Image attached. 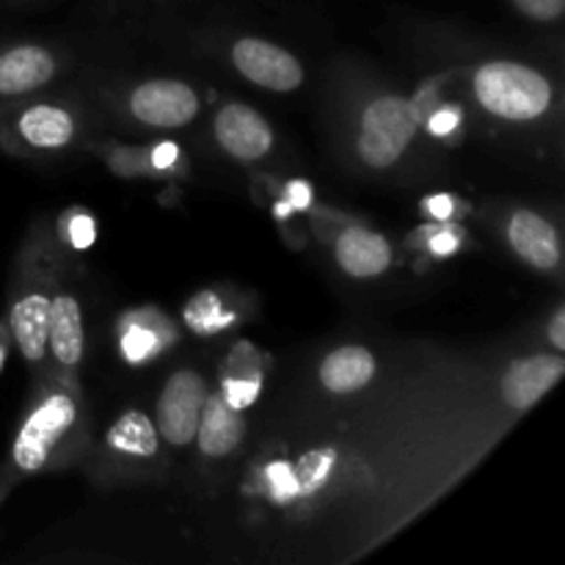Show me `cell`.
Instances as JSON below:
<instances>
[{"mask_svg":"<svg viewBox=\"0 0 565 565\" xmlns=\"http://www.w3.org/2000/svg\"><path fill=\"white\" fill-rule=\"evenodd\" d=\"M58 279V254L47 235H33L25 243L11 279L9 334L31 370L47 367V320Z\"/></svg>","mask_w":565,"mask_h":565,"instance_id":"cell-1","label":"cell"},{"mask_svg":"<svg viewBox=\"0 0 565 565\" xmlns=\"http://www.w3.org/2000/svg\"><path fill=\"white\" fill-rule=\"evenodd\" d=\"M83 408L70 384H53L39 390L17 428L9 450L6 475L9 480L47 472L66 463V450L81 428Z\"/></svg>","mask_w":565,"mask_h":565,"instance_id":"cell-2","label":"cell"},{"mask_svg":"<svg viewBox=\"0 0 565 565\" xmlns=\"http://www.w3.org/2000/svg\"><path fill=\"white\" fill-rule=\"evenodd\" d=\"M475 97L491 116L505 121H533L552 108L550 77L516 61H489L475 72Z\"/></svg>","mask_w":565,"mask_h":565,"instance_id":"cell-3","label":"cell"},{"mask_svg":"<svg viewBox=\"0 0 565 565\" xmlns=\"http://www.w3.org/2000/svg\"><path fill=\"white\" fill-rule=\"evenodd\" d=\"M417 125L419 121L408 99L397 94L373 99L359 121V158L370 169H392L412 143Z\"/></svg>","mask_w":565,"mask_h":565,"instance_id":"cell-4","label":"cell"},{"mask_svg":"<svg viewBox=\"0 0 565 565\" xmlns=\"http://www.w3.org/2000/svg\"><path fill=\"white\" fill-rule=\"evenodd\" d=\"M207 392V381L193 370L171 373L160 392L158 414H154V428H158L160 439L174 447L191 445Z\"/></svg>","mask_w":565,"mask_h":565,"instance_id":"cell-5","label":"cell"},{"mask_svg":"<svg viewBox=\"0 0 565 565\" xmlns=\"http://www.w3.org/2000/svg\"><path fill=\"white\" fill-rule=\"evenodd\" d=\"M232 64L248 83L287 94L301 88L303 66L292 53L259 36H241L232 44Z\"/></svg>","mask_w":565,"mask_h":565,"instance_id":"cell-6","label":"cell"},{"mask_svg":"<svg viewBox=\"0 0 565 565\" xmlns=\"http://www.w3.org/2000/svg\"><path fill=\"white\" fill-rule=\"evenodd\" d=\"M130 114L147 127L174 130L196 119L199 94L188 83L158 77V81H147L132 88Z\"/></svg>","mask_w":565,"mask_h":565,"instance_id":"cell-7","label":"cell"},{"mask_svg":"<svg viewBox=\"0 0 565 565\" xmlns=\"http://www.w3.org/2000/svg\"><path fill=\"white\" fill-rule=\"evenodd\" d=\"M0 138L31 149H64L75 138V116L61 105H28L17 116H0Z\"/></svg>","mask_w":565,"mask_h":565,"instance_id":"cell-8","label":"cell"},{"mask_svg":"<svg viewBox=\"0 0 565 565\" xmlns=\"http://www.w3.org/2000/svg\"><path fill=\"white\" fill-rule=\"evenodd\" d=\"M215 141L224 149L230 158L243 160V163H254L263 160L274 147V130L263 114L243 103H230L218 110L215 116Z\"/></svg>","mask_w":565,"mask_h":565,"instance_id":"cell-9","label":"cell"},{"mask_svg":"<svg viewBox=\"0 0 565 565\" xmlns=\"http://www.w3.org/2000/svg\"><path fill=\"white\" fill-rule=\"evenodd\" d=\"M565 373L561 353H539V356L516 359L500 381V397L513 412L533 408Z\"/></svg>","mask_w":565,"mask_h":565,"instance_id":"cell-10","label":"cell"},{"mask_svg":"<svg viewBox=\"0 0 565 565\" xmlns=\"http://www.w3.org/2000/svg\"><path fill=\"white\" fill-rule=\"evenodd\" d=\"M47 356L58 364L61 373L72 375L86 356V323L77 296L55 290L47 320Z\"/></svg>","mask_w":565,"mask_h":565,"instance_id":"cell-11","label":"cell"},{"mask_svg":"<svg viewBox=\"0 0 565 565\" xmlns=\"http://www.w3.org/2000/svg\"><path fill=\"white\" fill-rule=\"evenodd\" d=\"M243 436H246L243 412L232 408L221 392H207V401L199 414L196 436H193L199 452L204 458H226L241 447Z\"/></svg>","mask_w":565,"mask_h":565,"instance_id":"cell-12","label":"cell"},{"mask_svg":"<svg viewBox=\"0 0 565 565\" xmlns=\"http://www.w3.org/2000/svg\"><path fill=\"white\" fill-rule=\"evenodd\" d=\"M55 58L42 44H17L0 53V97H22L47 86L55 75Z\"/></svg>","mask_w":565,"mask_h":565,"instance_id":"cell-13","label":"cell"},{"mask_svg":"<svg viewBox=\"0 0 565 565\" xmlns=\"http://www.w3.org/2000/svg\"><path fill=\"white\" fill-rule=\"evenodd\" d=\"M508 241H511L513 252H516L524 263L533 265V268H561V235H557V230L544 218V215L533 213V210H519V213H513L511 224H508Z\"/></svg>","mask_w":565,"mask_h":565,"instance_id":"cell-14","label":"cell"},{"mask_svg":"<svg viewBox=\"0 0 565 565\" xmlns=\"http://www.w3.org/2000/svg\"><path fill=\"white\" fill-rule=\"evenodd\" d=\"M337 265L353 279H375L392 265V246L384 235L364 226H348L334 243Z\"/></svg>","mask_w":565,"mask_h":565,"instance_id":"cell-15","label":"cell"},{"mask_svg":"<svg viewBox=\"0 0 565 565\" xmlns=\"http://www.w3.org/2000/svg\"><path fill=\"white\" fill-rule=\"evenodd\" d=\"M320 384L334 395H353L375 375V356L362 345H342L320 362Z\"/></svg>","mask_w":565,"mask_h":565,"instance_id":"cell-16","label":"cell"},{"mask_svg":"<svg viewBox=\"0 0 565 565\" xmlns=\"http://www.w3.org/2000/svg\"><path fill=\"white\" fill-rule=\"evenodd\" d=\"M160 434L154 428V419L143 412H125L108 430V447L121 458L132 461H149L158 456Z\"/></svg>","mask_w":565,"mask_h":565,"instance_id":"cell-17","label":"cell"},{"mask_svg":"<svg viewBox=\"0 0 565 565\" xmlns=\"http://www.w3.org/2000/svg\"><path fill=\"white\" fill-rule=\"evenodd\" d=\"M221 395H224V401L232 408L243 412V408H248L259 397V373H226L224 384H221Z\"/></svg>","mask_w":565,"mask_h":565,"instance_id":"cell-18","label":"cell"},{"mask_svg":"<svg viewBox=\"0 0 565 565\" xmlns=\"http://www.w3.org/2000/svg\"><path fill=\"white\" fill-rule=\"evenodd\" d=\"M513 9L533 22H555L561 20L565 0H511Z\"/></svg>","mask_w":565,"mask_h":565,"instance_id":"cell-19","label":"cell"},{"mask_svg":"<svg viewBox=\"0 0 565 565\" xmlns=\"http://www.w3.org/2000/svg\"><path fill=\"white\" fill-rule=\"evenodd\" d=\"M154 345H158V340H154L152 331L147 329H130L125 340H121V351L127 353L130 362H141L143 356H149V353L154 351Z\"/></svg>","mask_w":565,"mask_h":565,"instance_id":"cell-20","label":"cell"},{"mask_svg":"<svg viewBox=\"0 0 565 565\" xmlns=\"http://www.w3.org/2000/svg\"><path fill=\"white\" fill-rule=\"evenodd\" d=\"M458 121H461V114L456 108H450V105H441L439 110L428 114L425 125H428V130L434 136H450V132H456Z\"/></svg>","mask_w":565,"mask_h":565,"instance_id":"cell-21","label":"cell"},{"mask_svg":"<svg viewBox=\"0 0 565 565\" xmlns=\"http://www.w3.org/2000/svg\"><path fill=\"white\" fill-rule=\"evenodd\" d=\"M94 232L97 230H94L92 215H86V213L75 215L70 224V243L75 248H88L94 243Z\"/></svg>","mask_w":565,"mask_h":565,"instance_id":"cell-22","label":"cell"},{"mask_svg":"<svg viewBox=\"0 0 565 565\" xmlns=\"http://www.w3.org/2000/svg\"><path fill=\"white\" fill-rule=\"evenodd\" d=\"M458 246H461V232L458 230H439L430 237V252L436 257H450L452 252H458Z\"/></svg>","mask_w":565,"mask_h":565,"instance_id":"cell-23","label":"cell"},{"mask_svg":"<svg viewBox=\"0 0 565 565\" xmlns=\"http://www.w3.org/2000/svg\"><path fill=\"white\" fill-rule=\"evenodd\" d=\"M285 199L292 210H307L312 204V185L301 180H292L285 185Z\"/></svg>","mask_w":565,"mask_h":565,"instance_id":"cell-24","label":"cell"},{"mask_svg":"<svg viewBox=\"0 0 565 565\" xmlns=\"http://www.w3.org/2000/svg\"><path fill=\"white\" fill-rule=\"evenodd\" d=\"M425 210H428L430 218L445 221L456 213V202H452V196H447V193H439V196H430L428 202H425Z\"/></svg>","mask_w":565,"mask_h":565,"instance_id":"cell-25","label":"cell"},{"mask_svg":"<svg viewBox=\"0 0 565 565\" xmlns=\"http://www.w3.org/2000/svg\"><path fill=\"white\" fill-rule=\"evenodd\" d=\"M177 158H180V149H177L174 141L158 143V147H154V152H152L154 169H171V166L177 163Z\"/></svg>","mask_w":565,"mask_h":565,"instance_id":"cell-26","label":"cell"},{"mask_svg":"<svg viewBox=\"0 0 565 565\" xmlns=\"http://www.w3.org/2000/svg\"><path fill=\"white\" fill-rule=\"evenodd\" d=\"M550 340H552V345L557 348V351H563V348H565V312H563V309H557V315L552 318Z\"/></svg>","mask_w":565,"mask_h":565,"instance_id":"cell-27","label":"cell"},{"mask_svg":"<svg viewBox=\"0 0 565 565\" xmlns=\"http://www.w3.org/2000/svg\"><path fill=\"white\" fill-rule=\"evenodd\" d=\"M9 329H3V326H0V367H3V362H6V351H9Z\"/></svg>","mask_w":565,"mask_h":565,"instance_id":"cell-28","label":"cell"},{"mask_svg":"<svg viewBox=\"0 0 565 565\" xmlns=\"http://www.w3.org/2000/svg\"><path fill=\"white\" fill-rule=\"evenodd\" d=\"M3 491H6V483H3V478H0V497H3Z\"/></svg>","mask_w":565,"mask_h":565,"instance_id":"cell-29","label":"cell"}]
</instances>
